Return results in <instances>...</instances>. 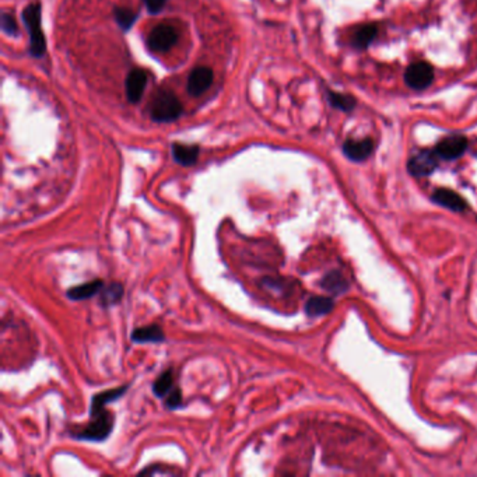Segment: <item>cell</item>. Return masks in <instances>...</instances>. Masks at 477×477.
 Instances as JSON below:
<instances>
[{
    "label": "cell",
    "instance_id": "9a60e30c",
    "mask_svg": "<svg viewBox=\"0 0 477 477\" xmlns=\"http://www.w3.org/2000/svg\"><path fill=\"white\" fill-rule=\"evenodd\" d=\"M128 386H119L116 389H108V390H104L101 393H97L93 396V399H92V406H90V413H94V412H98L101 409H105L107 405L118 401L119 397L126 392Z\"/></svg>",
    "mask_w": 477,
    "mask_h": 477
},
{
    "label": "cell",
    "instance_id": "ac0fdd59",
    "mask_svg": "<svg viewBox=\"0 0 477 477\" xmlns=\"http://www.w3.org/2000/svg\"><path fill=\"white\" fill-rule=\"evenodd\" d=\"M378 35V27L375 24H365L358 27L353 34V45L356 48H367Z\"/></svg>",
    "mask_w": 477,
    "mask_h": 477
},
{
    "label": "cell",
    "instance_id": "52a82bcc",
    "mask_svg": "<svg viewBox=\"0 0 477 477\" xmlns=\"http://www.w3.org/2000/svg\"><path fill=\"white\" fill-rule=\"evenodd\" d=\"M467 148V139L460 135H452L442 139L434 148L437 155L442 160H455Z\"/></svg>",
    "mask_w": 477,
    "mask_h": 477
},
{
    "label": "cell",
    "instance_id": "8992f818",
    "mask_svg": "<svg viewBox=\"0 0 477 477\" xmlns=\"http://www.w3.org/2000/svg\"><path fill=\"white\" fill-rule=\"evenodd\" d=\"M438 158L434 150H423L410 158L408 170L413 177H428L437 170Z\"/></svg>",
    "mask_w": 477,
    "mask_h": 477
},
{
    "label": "cell",
    "instance_id": "7402d4cb",
    "mask_svg": "<svg viewBox=\"0 0 477 477\" xmlns=\"http://www.w3.org/2000/svg\"><path fill=\"white\" fill-rule=\"evenodd\" d=\"M123 295V287L119 283H114L110 284L108 287L103 288V294H101V300L105 305H112L121 301Z\"/></svg>",
    "mask_w": 477,
    "mask_h": 477
},
{
    "label": "cell",
    "instance_id": "603a6c76",
    "mask_svg": "<svg viewBox=\"0 0 477 477\" xmlns=\"http://www.w3.org/2000/svg\"><path fill=\"white\" fill-rule=\"evenodd\" d=\"M2 30L9 35H16L19 33L17 21H16L15 16L9 12H5L2 15Z\"/></svg>",
    "mask_w": 477,
    "mask_h": 477
},
{
    "label": "cell",
    "instance_id": "ba28073f",
    "mask_svg": "<svg viewBox=\"0 0 477 477\" xmlns=\"http://www.w3.org/2000/svg\"><path fill=\"white\" fill-rule=\"evenodd\" d=\"M213 83V71L209 67H196L188 78V93L193 97L202 96Z\"/></svg>",
    "mask_w": 477,
    "mask_h": 477
},
{
    "label": "cell",
    "instance_id": "7a4b0ae2",
    "mask_svg": "<svg viewBox=\"0 0 477 477\" xmlns=\"http://www.w3.org/2000/svg\"><path fill=\"white\" fill-rule=\"evenodd\" d=\"M90 417L92 422L86 427L70 433L71 437L93 442H101L107 440L114 428V416L105 409H101L98 412L90 413Z\"/></svg>",
    "mask_w": 477,
    "mask_h": 477
},
{
    "label": "cell",
    "instance_id": "5bb4252c",
    "mask_svg": "<svg viewBox=\"0 0 477 477\" xmlns=\"http://www.w3.org/2000/svg\"><path fill=\"white\" fill-rule=\"evenodd\" d=\"M132 340L136 343H162L166 340L163 329L158 325H148L137 328L132 333Z\"/></svg>",
    "mask_w": 477,
    "mask_h": 477
},
{
    "label": "cell",
    "instance_id": "e0dca14e",
    "mask_svg": "<svg viewBox=\"0 0 477 477\" xmlns=\"http://www.w3.org/2000/svg\"><path fill=\"white\" fill-rule=\"evenodd\" d=\"M321 286L327 291H329L332 294H342V293L349 290V281L346 280V277L340 272H331V273H328L322 279Z\"/></svg>",
    "mask_w": 477,
    "mask_h": 477
},
{
    "label": "cell",
    "instance_id": "7c38bea8",
    "mask_svg": "<svg viewBox=\"0 0 477 477\" xmlns=\"http://www.w3.org/2000/svg\"><path fill=\"white\" fill-rule=\"evenodd\" d=\"M171 151H173L174 160L184 167H191L198 162V157H199V147L198 146L174 143Z\"/></svg>",
    "mask_w": 477,
    "mask_h": 477
},
{
    "label": "cell",
    "instance_id": "2e32d148",
    "mask_svg": "<svg viewBox=\"0 0 477 477\" xmlns=\"http://www.w3.org/2000/svg\"><path fill=\"white\" fill-rule=\"evenodd\" d=\"M335 306V302L329 297H312L305 304V312L309 316H322L329 313Z\"/></svg>",
    "mask_w": 477,
    "mask_h": 477
},
{
    "label": "cell",
    "instance_id": "44dd1931",
    "mask_svg": "<svg viewBox=\"0 0 477 477\" xmlns=\"http://www.w3.org/2000/svg\"><path fill=\"white\" fill-rule=\"evenodd\" d=\"M114 16H115V20L119 24V27L123 30H129L137 19V15L133 10L126 9V8H116L114 10Z\"/></svg>",
    "mask_w": 477,
    "mask_h": 477
},
{
    "label": "cell",
    "instance_id": "ffe728a7",
    "mask_svg": "<svg viewBox=\"0 0 477 477\" xmlns=\"http://www.w3.org/2000/svg\"><path fill=\"white\" fill-rule=\"evenodd\" d=\"M329 103L332 107L343 112H350L356 107V100L353 97L335 92H329Z\"/></svg>",
    "mask_w": 477,
    "mask_h": 477
},
{
    "label": "cell",
    "instance_id": "6da1fadb",
    "mask_svg": "<svg viewBox=\"0 0 477 477\" xmlns=\"http://www.w3.org/2000/svg\"><path fill=\"white\" fill-rule=\"evenodd\" d=\"M182 111L184 108L181 101L170 90H163L160 93H157L150 105L151 119L158 123H168L177 121L181 116Z\"/></svg>",
    "mask_w": 477,
    "mask_h": 477
},
{
    "label": "cell",
    "instance_id": "4fadbf2b",
    "mask_svg": "<svg viewBox=\"0 0 477 477\" xmlns=\"http://www.w3.org/2000/svg\"><path fill=\"white\" fill-rule=\"evenodd\" d=\"M104 288V281L103 280H93V281H87L83 284H78L71 287L67 291V297L73 301H78V300H87L92 298L94 295H97L100 291H103Z\"/></svg>",
    "mask_w": 477,
    "mask_h": 477
},
{
    "label": "cell",
    "instance_id": "9c48e42d",
    "mask_svg": "<svg viewBox=\"0 0 477 477\" xmlns=\"http://www.w3.org/2000/svg\"><path fill=\"white\" fill-rule=\"evenodd\" d=\"M147 86V74L144 70L135 69L126 77V97L130 103L136 104L143 97L144 89Z\"/></svg>",
    "mask_w": 477,
    "mask_h": 477
},
{
    "label": "cell",
    "instance_id": "277c9868",
    "mask_svg": "<svg viewBox=\"0 0 477 477\" xmlns=\"http://www.w3.org/2000/svg\"><path fill=\"white\" fill-rule=\"evenodd\" d=\"M178 41V31L174 26L163 23L151 30L147 37V45L153 52H167Z\"/></svg>",
    "mask_w": 477,
    "mask_h": 477
},
{
    "label": "cell",
    "instance_id": "3957f363",
    "mask_svg": "<svg viewBox=\"0 0 477 477\" xmlns=\"http://www.w3.org/2000/svg\"><path fill=\"white\" fill-rule=\"evenodd\" d=\"M23 21L30 34V52L34 58H42L46 51V41L41 28V6L30 5L23 12Z\"/></svg>",
    "mask_w": 477,
    "mask_h": 477
},
{
    "label": "cell",
    "instance_id": "d6986e66",
    "mask_svg": "<svg viewBox=\"0 0 477 477\" xmlns=\"http://www.w3.org/2000/svg\"><path fill=\"white\" fill-rule=\"evenodd\" d=\"M173 386H174L173 370H167L153 383V392L158 397H166L171 392Z\"/></svg>",
    "mask_w": 477,
    "mask_h": 477
},
{
    "label": "cell",
    "instance_id": "cb8c5ba5",
    "mask_svg": "<svg viewBox=\"0 0 477 477\" xmlns=\"http://www.w3.org/2000/svg\"><path fill=\"white\" fill-rule=\"evenodd\" d=\"M181 404H182V392H181V389H171V392L168 393V397H167L166 406L173 410V409L180 408Z\"/></svg>",
    "mask_w": 477,
    "mask_h": 477
},
{
    "label": "cell",
    "instance_id": "30bf717a",
    "mask_svg": "<svg viewBox=\"0 0 477 477\" xmlns=\"http://www.w3.org/2000/svg\"><path fill=\"white\" fill-rule=\"evenodd\" d=\"M374 143L371 139L364 140H347L343 144V153L352 162H364L372 154Z\"/></svg>",
    "mask_w": 477,
    "mask_h": 477
},
{
    "label": "cell",
    "instance_id": "5b68a950",
    "mask_svg": "<svg viewBox=\"0 0 477 477\" xmlns=\"http://www.w3.org/2000/svg\"><path fill=\"white\" fill-rule=\"evenodd\" d=\"M405 80L410 89L419 92L424 90L434 80V70L427 62H415L408 67Z\"/></svg>",
    "mask_w": 477,
    "mask_h": 477
},
{
    "label": "cell",
    "instance_id": "8fae6325",
    "mask_svg": "<svg viewBox=\"0 0 477 477\" xmlns=\"http://www.w3.org/2000/svg\"><path fill=\"white\" fill-rule=\"evenodd\" d=\"M431 199L437 205L446 207L452 211H463L466 209V202L462 199V196L451 189L440 188L433 193Z\"/></svg>",
    "mask_w": 477,
    "mask_h": 477
},
{
    "label": "cell",
    "instance_id": "d4e9b609",
    "mask_svg": "<svg viewBox=\"0 0 477 477\" xmlns=\"http://www.w3.org/2000/svg\"><path fill=\"white\" fill-rule=\"evenodd\" d=\"M144 5L147 8L148 13L157 15V13H160L166 8L167 0H144Z\"/></svg>",
    "mask_w": 477,
    "mask_h": 477
}]
</instances>
